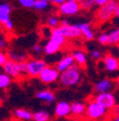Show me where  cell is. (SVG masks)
I'll list each match as a JSON object with an SVG mask.
<instances>
[{
  "mask_svg": "<svg viewBox=\"0 0 119 121\" xmlns=\"http://www.w3.org/2000/svg\"><path fill=\"white\" fill-rule=\"evenodd\" d=\"M9 60L8 58V55L5 54L4 52L2 51H0V66H3L5 63H7V60Z\"/></svg>",
  "mask_w": 119,
  "mask_h": 121,
  "instance_id": "34",
  "label": "cell"
},
{
  "mask_svg": "<svg viewBox=\"0 0 119 121\" xmlns=\"http://www.w3.org/2000/svg\"><path fill=\"white\" fill-rule=\"evenodd\" d=\"M102 64H103L104 68L109 73H114L119 71V58L115 57V56L111 55V54H107V55H105L103 57Z\"/></svg>",
  "mask_w": 119,
  "mask_h": 121,
  "instance_id": "11",
  "label": "cell"
},
{
  "mask_svg": "<svg viewBox=\"0 0 119 121\" xmlns=\"http://www.w3.org/2000/svg\"><path fill=\"white\" fill-rule=\"evenodd\" d=\"M32 52L35 53V54H41L42 52H44V48H43L40 43H35L32 47Z\"/></svg>",
  "mask_w": 119,
  "mask_h": 121,
  "instance_id": "32",
  "label": "cell"
},
{
  "mask_svg": "<svg viewBox=\"0 0 119 121\" xmlns=\"http://www.w3.org/2000/svg\"><path fill=\"white\" fill-rule=\"evenodd\" d=\"M79 3H81V8L84 10H90L94 5H97L96 0H82V1H79Z\"/></svg>",
  "mask_w": 119,
  "mask_h": 121,
  "instance_id": "26",
  "label": "cell"
},
{
  "mask_svg": "<svg viewBox=\"0 0 119 121\" xmlns=\"http://www.w3.org/2000/svg\"><path fill=\"white\" fill-rule=\"evenodd\" d=\"M46 66L47 64L44 60H30L29 62H27V73L30 77H39Z\"/></svg>",
  "mask_w": 119,
  "mask_h": 121,
  "instance_id": "8",
  "label": "cell"
},
{
  "mask_svg": "<svg viewBox=\"0 0 119 121\" xmlns=\"http://www.w3.org/2000/svg\"><path fill=\"white\" fill-rule=\"evenodd\" d=\"M71 55H72L73 58H74L75 64H77L78 66H84L85 64L87 63V55L83 50L74 49V50H72Z\"/></svg>",
  "mask_w": 119,
  "mask_h": 121,
  "instance_id": "18",
  "label": "cell"
},
{
  "mask_svg": "<svg viewBox=\"0 0 119 121\" xmlns=\"http://www.w3.org/2000/svg\"><path fill=\"white\" fill-rule=\"evenodd\" d=\"M91 56L96 60H99L102 57V52L100 50H98V49H94V50L91 51Z\"/></svg>",
  "mask_w": 119,
  "mask_h": 121,
  "instance_id": "33",
  "label": "cell"
},
{
  "mask_svg": "<svg viewBox=\"0 0 119 121\" xmlns=\"http://www.w3.org/2000/svg\"><path fill=\"white\" fill-rule=\"evenodd\" d=\"M115 88V83L113 80L107 78L100 79L99 81L94 83V91L98 94H103V93H109L112 92L113 89Z\"/></svg>",
  "mask_w": 119,
  "mask_h": 121,
  "instance_id": "10",
  "label": "cell"
},
{
  "mask_svg": "<svg viewBox=\"0 0 119 121\" xmlns=\"http://www.w3.org/2000/svg\"><path fill=\"white\" fill-rule=\"evenodd\" d=\"M1 103H2V101H1V98H0V105H1Z\"/></svg>",
  "mask_w": 119,
  "mask_h": 121,
  "instance_id": "45",
  "label": "cell"
},
{
  "mask_svg": "<svg viewBox=\"0 0 119 121\" xmlns=\"http://www.w3.org/2000/svg\"><path fill=\"white\" fill-rule=\"evenodd\" d=\"M71 113L74 116H82L86 113V105L82 102H74L71 104Z\"/></svg>",
  "mask_w": 119,
  "mask_h": 121,
  "instance_id": "21",
  "label": "cell"
},
{
  "mask_svg": "<svg viewBox=\"0 0 119 121\" xmlns=\"http://www.w3.org/2000/svg\"><path fill=\"white\" fill-rule=\"evenodd\" d=\"M12 79L9 75L5 73H0V89H7L8 86H10Z\"/></svg>",
  "mask_w": 119,
  "mask_h": 121,
  "instance_id": "24",
  "label": "cell"
},
{
  "mask_svg": "<svg viewBox=\"0 0 119 121\" xmlns=\"http://www.w3.org/2000/svg\"><path fill=\"white\" fill-rule=\"evenodd\" d=\"M52 36H63L65 38H77L82 36V31L77 26V24H71L69 26L62 27L59 26L57 28L52 29Z\"/></svg>",
  "mask_w": 119,
  "mask_h": 121,
  "instance_id": "4",
  "label": "cell"
},
{
  "mask_svg": "<svg viewBox=\"0 0 119 121\" xmlns=\"http://www.w3.org/2000/svg\"><path fill=\"white\" fill-rule=\"evenodd\" d=\"M13 115H14L15 118L19 119V120H24V121H29L33 118V113L31 111L27 110V109L24 108H17L13 111Z\"/></svg>",
  "mask_w": 119,
  "mask_h": 121,
  "instance_id": "20",
  "label": "cell"
},
{
  "mask_svg": "<svg viewBox=\"0 0 119 121\" xmlns=\"http://www.w3.org/2000/svg\"><path fill=\"white\" fill-rule=\"evenodd\" d=\"M114 16H115V17H118L119 18V3H118V5L116 7V9H115Z\"/></svg>",
  "mask_w": 119,
  "mask_h": 121,
  "instance_id": "39",
  "label": "cell"
},
{
  "mask_svg": "<svg viewBox=\"0 0 119 121\" xmlns=\"http://www.w3.org/2000/svg\"><path fill=\"white\" fill-rule=\"evenodd\" d=\"M3 73L9 75L11 78H16L22 73H27V62L25 63H15L11 60H8L7 63L2 66Z\"/></svg>",
  "mask_w": 119,
  "mask_h": 121,
  "instance_id": "2",
  "label": "cell"
},
{
  "mask_svg": "<svg viewBox=\"0 0 119 121\" xmlns=\"http://www.w3.org/2000/svg\"><path fill=\"white\" fill-rule=\"evenodd\" d=\"M33 121H48L50 120V113L46 110H38L33 112Z\"/></svg>",
  "mask_w": 119,
  "mask_h": 121,
  "instance_id": "23",
  "label": "cell"
},
{
  "mask_svg": "<svg viewBox=\"0 0 119 121\" xmlns=\"http://www.w3.org/2000/svg\"><path fill=\"white\" fill-rule=\"evenodd\" d=\"M98 41L100 44H108V36L107 33H102L98 36Z\"/></svg>",
  "mask_w": 119,
  "mask_h": 121,
  "instance_id": "30",
  "label": "cell"
},
{
  "mask_svg": "<svg viewBox=\"0 0 119 121\" xmlns=\"http://www.w3.org/2000/svg\"><path fill=\"white\" fill-rule=\"evenodd\" d=\"M118 5V2L116 0H111L106 5L101 7L97 12V18L101 22H107L114 16V12L116 7Z\"/></svg>",
  "mask_w": 119,
  "mask_h": 121,
  "instance_id": "5",
  "label": "cell"
},
{
  "mask_svg": "<svg viewBox=\"0 0 119 121\" xmlns=\"http://www.w3.org/2000/svg\"><path fill=\"white\" fill-rule=\"evenodd\" d=\"M60 77V73L56 69V67H53V66H48L43 69V71L40 73L39 79L42 81L43 83H46V84H50V83L56 82L57 80H59Z\"/></svg>",
  "mask_w": 119,
  "mask_h": 121,
  "instance_id": "6",
  "label": "cell"
},
{
  "mask_svg": "<svg viewBox=\"0 0 119 121\" xmlns=\"http://www.w3.org/2000/svg\"><path fill=\"white\" fill-rule=\"evenodd\" d=\"M69 25H71V24H70L68 18H62V20H60V26L65 27V26H69Z\"/></svg>",
  "mask_w": 119,
  "mask_h": 121,
  "instance_id": "36",
  "label": "cell"
},
{
  "mask_svg": "<svg viewBox=\"0 0 119 121\" xmlns=\"http://www.w3.org/2000/svg\"><path fill=\"white\" fill-rule=\"evenodd\" d=\"M74 64H75V60H74V58H73V56L71 55V54H68V55L62 56V58L58 60L55 67L61 73H63V71H65L67 69H69L70 67H72Z\"/></svg>",
  "mask_w": 119,
  "mask_h": 121,
  "instance_id": "13",
  "label": "cell"
},
{
  "mask_svg": "<svg viewBox=\"0 0 119 121\" xmlns=\"http://www.w3.org/2000/svg\"><path fill=\"white\" fill-rule=\"evenodd\" d=\"M67 0H52V2L56 5H61L62 3H65Z\"/></svg>",
  "mask_w": 119,
  "mask_h": 121,
  "instance_id": "38",
  "label": "cell"
},
{
  "mask_svg": "<svg viewBox=\"0 0 119 121\" xmlns=\"http://www.w3.org/2000/svg\"><path fill=\"white\" fill-rule=\"evenodd\" d=\"M68 1H77V2H79V1H82V0H68Z\"/></svg>",
  "mask_w": 119,
  "mask_h": 121,
  "instance_id": "44",
  "label": "cell"
},
{
  "mask_svg": "<svg viewBox=\"0 0 119 121\" xmlns=\"http://www.w3.org/2000/svg\"><path fill=\"white\" fill-rule=\"evenodd\" d=\"M60 47L58 43L54 42L53 40H48L44 45V53L46 55L50 56V55H54V54H57L58 52L60 51Z\"/></svg>",
  "mask_w": 119,
  "mask_h": 121,
  "instance_id": "19",
  "label": "cell"
},
{
  "mask_svg": "<svg viewBox=\"0 0 119 121\" xmlns=\"http://www.w3.org/2000/svg\"><path fill=\"white\" fill-rule=\"evenodd\" d=\"M107 113V109L92 99L86 105V115L91 120H99Z\"/></svg>",
  "mask_w": 119,
  "mask_h": 121,
  "instance_id": "3",
  "label": "cell"
},
{
  "mask_svg": "<svg viewBox=\"0 0 119 121\" xmlns=\"http://www.w3.org/2000/svg\"><path fill=\"white\" fill-rule=\"evenodd\" d=\"M94 101L102 105L104 108L108 109H115L117 107V101L115 95L109 92V93H103V94H97L96 97L93 98Z\"/></svg>",
  "mask_w": 119,
  "mask_h": 121,
  "instance_id": "7",
  "label": "cell"
},
{
  "mask_svg": "<svg viewBox=\"0 0 119 121\" xmlns=\"http://www.w3.org/2000/svg\"><path fill=\"white\" fill-rule=\"evenodd\" d=\"M113 121H119V115L115 116V117H114V119H113Z\"/></svg>",
  "mask_w": 119,
  "mask_h": 121,
  "instance_id": "40",
  "label": "cell"
},
{
  "mask_svg": "<svg viewBox=\"0 0 119 121\" xmlns=\"http://www.w3.org/2000/svg\"><path fill=\"white\" fill-rule=\"evenodd\" d=\"M19 4L23 8H26V9H32L35 7V0H18Z\"/></svg>",
  "mask_w": 119,
  "mask_h": 121,
  "instance_id": "28",
  "label": "cell"
},
{
  "mask_svg": "<svg viewBox=\"0 0 119 121\" xmlns=\"http://www.w3.org/2000/svg\"><path fill=\"white\" fill-rule=\"evenodd\" d=\"M65 39H67V38H65L63 36H52V37H50V40H53L54 42L58 43L60 47L65 43Z\"/></svg>",
  "mask_w": 119,
  "mask_h": 121,
  "instance_id": "29",
  "label": "cell"
},
{
  "mask_svg": "<svg viewBox=\"0 0 119 121\" xmlns=\"http://www.w3.org/2000/svg\"><path fill=\"white\" fill-rule=\"evenodd\" d=\"M116 84H117V86H118V88H119V77H118V78H117V81H116Z\"/></svg>",
  "mask_w": 119,
  "mask_h": 121,
  "instance_id": "42",
  "label": "cell"
},
{
  "mask_svg": "<svg viewBox=\"0 0 119 121\" xmlns=\"http://www.w3.org/2000/svg\"><path fill=\"white\" fill-rule=\"evenodd\" d=\"M108 36V44H118L119 43V27L114 28L107 33Z\"/></svg>",
  "mask_w": 119,
  "mask_h": 121,
  "instance_id": "22",
  "label": "cell"
},
{
  "mask_svg": "<svg viewBox=\"0 0 119 121\" xmlns=\"http://www.w3.org/2000/svg\"><path fill=\"white\" fill-rule=\"evenodd\" d=\"M46 25L50 28L54 29V28H57L60 26V20L57 16H50L46 21Z\"/></svg>",
  "mask_w": 119,
  "mask_h": 121,
  "instance_id": "25",
  "label": "cell"
},
{
  "mask_svg": "<svg viewBox=\"0 0 119 121\" xmlns=\"http://www.w3.org/2000/svg\"><path fill=\"white\" fill-rule=\"evenodd\" d=\"M71 115V104L65 101H60L55 106V116L58 118H65Z\"/></svg>",
  "mask_w": 119,
  "mask_h": 121,
  "instance_id": "12",
  "label": "cell"
},
{
  "mask_svg": "<svg viewBox=\"0 0 119 121\" xmlns=\"http://www.w3.org/2000/svg\"><path fill=\"white\" fill-rule=\"evenodd\" d=\"M8 44H9V42H8L7 37L3 34H0V51L7 49Z\"/></svg>",
  "mask_w": 119,
  "mask_h": 121,
  "instance_id": "31",
  "label": "cell"
},
{
  "mask_svg": "<svg viewBox=\"0 0 119 121\" xmlns=\"http://www.w3.org/2000/svg\"><path fill=\"white\" fill-rule=\"evenodd\" d=\"M43 1H45V2H47V3H50V2H52V0H43Z\"/></svg>",
  "mask_w": 119,
  "mask_h": 121,
  "instance_id": "43",
  "label": "cell"
},
{
  "mask_svg": "<svg viewBox=\"0 0 119 121\" xmlns=\"http://www.w3.org/2000/svg\"><path fill=\"white\" fill-rule=\"evenodd\" d=\"M77 26H78L81 31H82V36H84V38L86 40L88 41L93 40L96 35H94V31L91 29V26L88 23H78Z\"/></svg>",
  "mask_w": 119,
  "mask_h": 121,
  "instance_id": "16",
  "label": "cell"
},
{
  "mask_svg": "<svg viewBox=\"0 0 119 121\" xmlns=\"http://www.w3.org/2000/svg\"><path fill=\"white\" fill-rule=\"evenodd\" d=\"M82 79V69L81 66L77 64H74L72 67H70L65 71L60 73L59 82L62 86H74L78 84L79 81Z\"/></svg>",
  "mask_w": 119,
  "mask_h": 121,
  "instance_id": "1",
  "label": "cell"
},
{
  "mask_svg": "<svg viewBox=\"0 0 119 121\" xmlns=\"http://www.w3.org/2000/svg\"><path fill=\"white\" fill-rule=\"evenodd\" d=\"M115 112H116V113H117V115H119V105H118V106H117L116 108H115Z\"/></svg>",
  "mask_w": 119,
  "mask_h": 121,
  "instance_id": "41",
  "label": "cell"
},
{
  "mask_svg": "<svg viewBox=\"0 0 119 121\" xmlns=\"http://www.w3.org/2000/svg\"><path fill=\"white\" fill-rule=\"evenodd\" d=\"M111 0H96V4L99 5L100 8L101 7H104V5H106L107 3L109 2Z\"/></svg>",
  "mask_w": 119,
  "mask_h": 121,
  "instance_id": "35",
  "label": "cell"
},
{
  "mask_svg": "<svg viewBox=\"0 0 119 121\" xmlns=\"http://www.w3.org/2000/svg\"><path fill=\"white\" fill-rule=\"evenodd\" d=\"M47 8H48V3L47 2L43 1V0H35L33 9H35L38 11H41V10H46Z\"/></svg>",
  "mask_w": 119,
  "mask_h": 121,
  "instance_id": "27",
  "label": "cell"
},
{
  "mask_svg": "<svg viewBox=\"0 0 119 121\" xmlns=\"http://www.w3.org/2000/svg\"><path fill=\"white\" fill-rule=\"evenodd\" d=\"M8 58L15 63H25L28 55L22 50H10L8 52Z\"/></svg>",
  "mask_w": 119,
  "mask_h": 121,
  "instance_id": "15",
  "label": "cell"
},
{
  "mask_svg": "<svg viewBox=\"0 0 119 121\" xmlns=\"http://www.w3.org/2000/svg\"><path fill=\"white\" fill-rule=\"evenodd\" d=\"M82 8H81V3L77 1H65V3H62L59 5V12L60 14L65 15V16H69V15H75L79 12Z\"/></svg>",
  "mask_w": 119,
  "mask_h": 121,
  "instance_id": "9",
  "label": "cell"
},
{
  "mask_svg": "<svg viewBox=\"0 0 119 121\" xmlns=\"http://www.w3.org/2000/svg\"><path fill=\"white\" fill-rule=\"evenodd\" d=\"M38 99L40 101H43L47 104H52L56 101V96L55 94L53 93L52 91L50 90H42V91H39L37 94H35Z\"/></svg>",
  "mask_w": 119,
  "mask_h": 121,
  "instance_id": "17",
  "label": "cell"
},
{
  "mask_svg": "<svg viewBox=\"0 0 119 121\" xmlns=\"http://www.w3.org/2000/svg\"><path fill=\"white\" fill-rule=\"evenodd\" d=\"M12 8L7 2H0V23L2 25H5L9 21H11L10 14Z\"/></svg>",
  "mask_w": 119,
  "mask_h": 121,
  "instance_id": "14",
  "label": "cell"
},
{
  "mask_svg": "<svg viewBox=\"0 0 119 121\" xmlns=\"http://www.w3.org/2000/svg\"><path fill=\"white\" fill-rule=\"evenodd\" d=\"M4 27L7 28L8 30H12L13 28H14V24H13V22H12V21H9V22H8L7 24H5V25H4Z\"/></svg>",
  "mask_w": 119,
  "mask_h": 121,
  "instance_id": "37",
  "label": "cell"
}]
</instances>
